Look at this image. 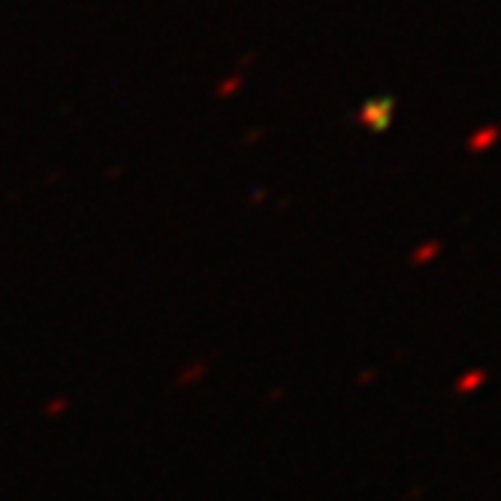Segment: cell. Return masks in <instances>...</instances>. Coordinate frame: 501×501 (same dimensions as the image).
Masks as SVG:
<instances>
[{
	"label": "cell",
	"instance_id": "6da1fadb",
	"mask_svg": "<svg viewBox=\"0 0 501 501\" xmlns=\"http://www.w3.org/2000/svg\"><path fill=\"white\" fill-rule=\"evenodd\" d=\"M498 139V127H489V130H484V134H477V136H471V148L475 151H484V148H489Z\"/></svg>",
	"mask_w": 501,
	"mask_h": 501
}]
</instances>
